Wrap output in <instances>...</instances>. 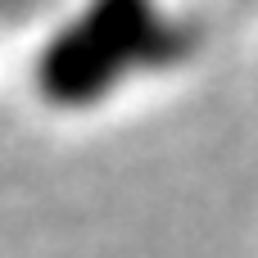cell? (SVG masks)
<instances>
[{"label": "cell", "mask_w": 258, "mask_h": 258, "mask_svg": "<svg viewBox=\"0 0 258 258\" xmlns=\"http://www.w3.org/2000/svg\"><path fill=\"white\" fill-rule=\"evenodd\" d=\"M195 41V23L172 0H77L32 50L27 82L50 113L86 118L181 68Z\"/></svg>", "instance_id": "1"}]
</instances>
